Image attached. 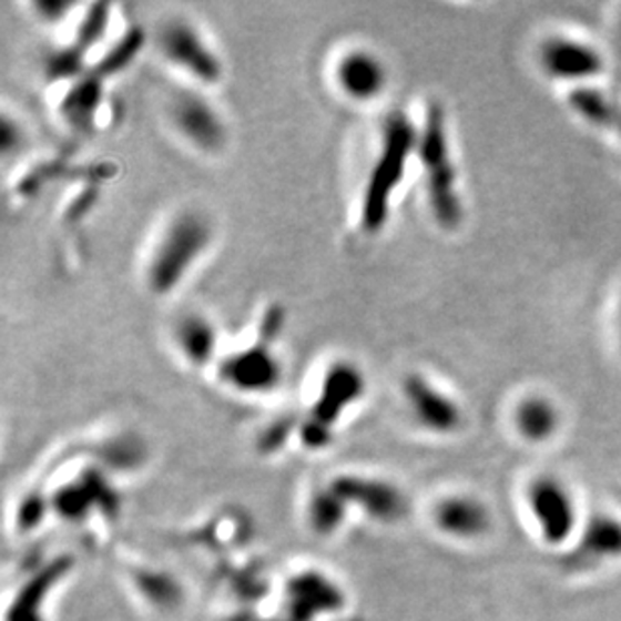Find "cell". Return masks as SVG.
<instances>
[{"label": "cell", "mask_w": 621, "mask_h": 621, "mask_svg": "<svg viewBox=\"0 0 621 621\" xmlns=\"http://www.w3.org/2000/svg\"><path fill=\"white\" fill-rule=\"evenodd\" d=\"M417 151L418 125L405 111H393L383 123L378 150L360 190L358 225L368 236L380 234L388 224L398 187L405 182Z\"/></svg>", "instance_id": "cell-1"}, {"label": "cell", "mask_w": 621, "mask_h": 621, "mask_svg": "<svg viewBox=\"0 0 621 621\" xmlns=\"http://www.w3.org/2000/svg\"><path fill=\"white\" fill-rule=\"evenodd\" d=\"M212 244L214 227L204 214L183 210L170 217L155 237L145 262V284L151 294L170 296L182 288Z\"/></svg>", "instance_id": "cell-2"}, {"label": "cell", "mask_w": 621, "mask_h": 621, "mask_svg": "<svg viewBox=\"0 0 621 621\" xmlns=\"http://www.w3.org/2000/svg\"><path fill=\"white\" fill-rule=\"evenodd\" d=\"M417 157L423 165L425 195L432 220L445 232L459 230L465 220V204L452 160L447 113L439 101L430 103L418 128Z\"/></svg>", "instance_id": "cell-3"}, {"label": "cell", "mask_w": 621, "mask_h": 621, "mask_svg": "<svg viewBox=\"0 0 621 621\" xmlns=\"http://www.w3.org/2000/svg\"><path fill=\"white\" fill-rule=\"evenodd\" d=\"M366 395V378L350 360H334L324 368L306 417L298 425V437L306 449H326L334 429Z\"/></svg>", "instance_id": "cell-4"}, {"label": "cell", "mask_w": 621, "mask_h": 621, "mask_svg": "<svg viewBox=\"0 0 621 621\" xmlns=\"http://www.w3.org/2000/svg\"><path fill=\"white\" fill-rule=\"evenodd\" d=\"M157 51L165 63L172 64L193 83L214 86L224 77V63L204 32L190 19H170L163 22L155 37Z\"/></svg>", "instance_id": "cell-5"}, {"label": "cell", "mask_w": 621, "mask_h": 621, "mask_svg": "<svg viewBox=\"0 0 621 621\" xmlns=\"http://www.w3.org/2000/svg\"><path fill=\"white\" fill-rule=\"evenodd\" d=\"M274 344L256 334L254 343L222 353L215 363L217 380L225 388L246 397H264L278 390L284 378V365Z\"/></svg>", "instance_id": "cell-6"}, {"label": "cell", "mask_w": 621, "mask_h": 621, "mask_svg": "<svg viewBox=\"0 0 621 621\" xmlns=\"http://www.w3.org/2000/svg\"><path fill=\"white\" fill-rule=\"evenodd\" d=\"M328 485L343 497L350 511H358L375 523L395 526L407 517V495L395 482L360 472H343L333 477Z\"/></svg>", "instance_id": "cell-7"}, {"label": "cell", "mask_w": 621, "mask_h": 621, "mask_svg": "<svg viewBox=\"0 0 621 621\" xmlns=\"http://www.w3.org/2000/svg\"><path fill=\"white\" fill-rule=\"evenodd\" d=\"M170 121L177 135L204 155L222 153L227 145V125L214 103L200 91H180L170 103Z\"/></svg>", "instance_id": "cell-8"}, {"label": "cell", "mask_w": 621, "mask_h": 621, "mask_svg": "<svg viewBox=\"0 0 621 621\" xmlns=\"http://www.w3.org/2000/svg\"><path fill=\"white\" fill-rule=\"evenodd\" d=\"M388 67L368 47H348L334 59L336 91L356 105H370L388 89Z\"/></svg>", "instance_id": "cell-9"}, {"label": "cell", "mask_w": 621, "mask_h": 621, "mask_svg": "<svg viewBox=\"0 0 621 621\" xmlns=\"http://www.w3.org/2000/svg\"><path fill=\"white\" fill-rule=\"evenodd\" d=\"M346 593L336 579L318 569H304L286 581L284 611L288 621H318L340 613Z\"/></svg>", "instance_id": "cell-10"}, {"label": "cell", "mask_w": 621, "mask_h": 621, "mask_svg": "<svg viewBox=\"0 0 621 621\" xmlns=\"http://www.w3.org/2000/svg\"><path fill=\"white\" fill-rule=\"evenodd\" d=\"M403 398L420 429L435 435H452L461 429L465 415L459 403L435 385L429 376L410 373L403 380Z\"/></svg>", "instance_id": "cell-11"}, {"label": "cell", "mask_w": 621, "mask_h": 621, "mask_svg": "<svg viewBox=\"0 0 621 621\" xmlns=\"http://www.w3.org/2000/svg\"><path fill=\"white\" fill-rule=\"evenodd\" d=\"M527 501L536 517L541 536L551 546L566 543L578 526V511L573 495L563 482L543 475L529 485Z\"/></svg>", "instance_id": "cell-12"}, {"label": "cell", "mask_w": 621, "mask_h": 621, "mask_svg": "<svg viewBox=\"0 0 621 621\" xmlns=\"http://www.w3.org/2000/svg\"><path fill=\"white\" fill-rule=\"evenodd\" d=\"M621 558V519L610 513H593L581 529L578 543L569 549L559 566L566 573H586Z\"/></svg>", "instance_id": "cell-13"}, {"label": "cell", "mask_w": 621, "mask_h": 621, "mask_svg": "<svg viewBox=\"0 0 621 621\" xmlns=\"http://www.w3.org/2000/svg\"><path fill=\"white\" fill-rule=\"evenodd\" d=\"M539 64L547 75L568 83H588L600 77L605 61L591 44L571 37H551L539 49Z\"/></svg>", "instance_id": "cell-14"}, {"label": "cell", "mask_w": 621, "mask_h": 621, "mask_svg": "<svg viewBox=\"0 0 621 621\" xmlns=\"http://www.w3.org/2000/svg\"><path fill=\"white\" fill-rule=\"evenodd\" d=\"M73 566H75L73 559L61 556L47 561L43 568L31 573V578L14 591L4 621H44V605L49 603V598L53 595L54 590L71 573Z\"/></svg>", "instance_id": "cell-15"}, {"label": "cell", "mask_w": 621, "mask_h": 621, "mask_svg": "<svg viewBox=\"0 0 621 621\" xmlns=\"http://www.w3.org/2000/svg\"><path fill=\"white\" fill-rule=\"evenodd\" d=\"M173 344L177 354L193 368L215 366L222 356L220 333L214 322L200 312L183 314L173 324Z\"/></svg>", "instance_id": "cell-16"}, {"label": "cell", "mask_w": 621, "mask_h": 621, "mask_svg": "<svg viewBox=\"0 0 621 621\" xmlns=\"http://www.w3.org/2000/svg\"><path fill=\"white\" fill-rule=\"evenodd\" d=\"M115 489L109 485L105 475L96 469H86L57 491L53 505L59 517L83 521L95 505L101 509L105 503H115Z\"/></svg>", "instance_id": "cell-17"}, {"label": "cell", "mask_w": 621, "mask_h": 621, "mask_svg": "<svg viewBox=\"0 0 621 621\" xmlns=\"http://www.w3.org/2000/svg\"><path fill=\"white\" fill-rule=\"evenodd\" d=\"M435 526L445 536L457 539H479L491 529L489 507L471 495H450L437 503L432 511Z\"/></svg>", "instance_id": "cell-18"}, {"label": "cell", "mask_w": 621, "mask_h": 621, "mask_svg": "<svg viewBox=\"0 0 621 621\" xmlns=\"http://www.w3.org/2000/svg\"><path fill=\"white\" fill-rule=\"evenodd\" d=\"M103 83H105L103 79L91 75L89 71L73 83H69L59 105L69 128L75 129L79 133H89L95 128L96 115L105 99Z\"/></svg>", "instance_id": "cell-19"}, {"label": "cell", "mask_w": 621, "mask_h": 621, "mask_svg": "<svg viewBox=\"0 0 621 621\" xmlns=\"http://www.w3.org/2000/svg\"><path fill=\"white\" fill-rule=\"evenodd\" d=\"M350 517V507L326 482L318 487L306 505V521L316 536L334 537L343 531Z\"/></svg>", "instance_id": "cell-20"}, {"label": "cell", "mask_w": 621, "mask_h": 621, "mask_svg": "<svg viewBox=\"0 0 621 621\" xmlns=\"http://www.w3.org/2000/svg\"><path fill=\"white\" fill-rule=\"evenodd\" d=\"M515 425L523 439L546 442L558 432L561 417L558 407L549 398L533 395L523 398L515 410Z\"/></svg>", "instance_id": "cell-21"}, {"label": "cell", "mask_w": 621, "mask_h": 621, "mask_svg": "<svg viewBox=\"0 0 621 621\" xmlns=\"http://www.w3.org/2000/svg\"><path fill=\"white\" fill-rule=\"evenodd\" d=\"M569 105L593 125H610L618 115L610 99L593 86L579 85L578 89H573L569 93Z\"/></svg>", "instance_id": "cell-22"}, {"label": "cell", "mask_w": 621, "mask_h": 621, "mask_svg": "<svg viewBox=\"0 0 621 621\" xmlns=\"http://www.w3.org/2000/svg\"><path fill=\"white\" fill-rule=\"evenodd\" d=\"M298 425L301 420H292V418H279V420H274L269 427L262 430L259 435V440H257V449L262 452H276V450L292 437L289 432H298Z\"/></svg>", "instance_id": "cell-23"}, {"label": "cell", "mask_w": 621, "mask_h": 621, "mask_svg": "<svg viewBox=\"0 0 621 621\" xmlns=\"http://www.w3.org/2000/svg\"><path fill=\"white\" fill-rule=\"evenodd\" d=\"M32 7L37 11V17H41L44 22H51V24L63 21V17L75 9L73 2H34Z\"/></svg>", "instance_id": "cell-24"}]
</instances>
